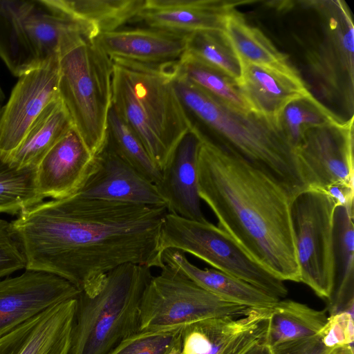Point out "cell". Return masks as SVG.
<instances>
[{"mask_svg":"<svg viewBox=\"0 0 354 354\" xmlns=\"http://www.w3.org/2000/svg\"><path fill=\"white\" fill-rule=\"evenodd\" d=\"M96 160L71 127L47 152L36 171V186L45 199L65 198L78 193L95 167Z\"/></svg>","mask_w":354,"mask_h":354,"instance_id":"cell-16","label":"cell"},{"mask_svg":"<svg viewBox=\"0 0 354 354\" xmlns=\"http://www.w3.org/2000/svg\"><path fill=\"white\" fill-rule=\"evenodd\" d=\"M296 154L308 189L342 184L354 187L353 116L302 131Z\"/></svg>","mask_w":354,"mask_h":354,"instance_id":"cell-11","label":"cell"},{"mask_svg":"<svg viewBox=\"0 0 354 354\" xmlns=\"http://www.w3.org/2000/svg\"><path fill=\"white\" fill-rule=\"evenodd\" d=\"M322 191L332 198L336 207L353 206L354 187L337 184L328 186Z\"/></svg>","mask_w":354,"mask_h":354,"instance_id":"cell-40","label":"cell"},{"mask_svg":"<svg viewBox=\"0 0 354 354\" xmlns=\"http://www.w3.org/2000/svg\"><path fill=\"white\" fill-rule=\"evenodd\" d=\"M236 83L251 112L280 126L286 106L311 93L298 71L252 64H241V75Z\"/></svg>","mask_w":354,"mask_h":354,"instance_id":"cell-21","label":"cell"},{"mask_svg":"<svg viewBox=\"0 0 354 354\" xmlns=\"http://www.w3.org/2000/svg\"><path fill=\"white\" fill-rule=\"evenodd\" d=\"M3 100H4V95H3V93L1 90V88L0 86V112L2 109V107H3Z\"/></svg>","mask_w":354,"mask_h":354,"instance_id":"cell-42","label":"cell"},{"mask_svg":"<svg viewBox=\"0 0 354 354\" xmlns=\"http://www.w3.org/2000/svg\"><path fill=\"white\" fill-rule=\"evenodd\" d=\"M58 55L18 77L0 112V155L7 161L43 109L58 95Z\"/></svg>","mask_w":354,"mask_h":354,"instance_id":"cell-12","label":"cell"},{"mask_svg":"<svg viewBox=\"0 0 354 354\" xmlns=\"http://www.w3.org/2000/svg\"><path fill=\"white\" fill-rule=\"evenodd\" d=\"M165 207L90 199L77 194L39 203L11 223L27 270L62 277L93 295L106 274L133 263L160 269Z\"/></svg>","mask_w":354,"mask_h":354,"instance_id":"cell-1","label":"cell"},{"mask_svg":"<svg viewBox=\"0 0 354 354\" xmlns=\"http://www.w3.org/2000/svg\"><path fill=\"white\" fill-rule=\"evenodd\" d=\"M344 120L310 93L288 104L281 115L280 124L295 148L304 129L337 124Z\"/></svg>","mask_w":354,"mask_h":354,"instance_id":"cell-35","label":"cell"},{"mask_svg":"<svg viewBox=\"0 0 354 354\" xmlns=\"http://www.w3.org/2000/svg\"><path fill=\"white\" fill-rule=\"evenodd\" d=\"M201 136L198 193L218 226L276 277L300 282L292 198L263 171Z\"/></svg>","mask_w":354,"mask_h":354,"instance_id":"cell-2","label":"cell"},{"mask_svg":"<svg viewBox=\"0 0 354 354\" xmlns=\"http://www.w3.org/2000/svg\"><path fill=\"white\" fill-rule=\"evenodd\" d=\"M187 52L236 82L241 77V62L224 31L206 30L189 34Z\"/></svg>","mask_w":354,"mask_h":354,"instance_id":"cell-34","label":"cell"},{"mask_svg":"<svg viewBox=\"0 0 354 354\" xmlns=\"http://www.w3.org/2000/svg\"><path fill=\"white\" fill-rule=\"evenodd\" d=\"M111 60L124 70L153 131L171 158L192 127L173 85L175 64L153 66Z\"/></svg>","mask_w":354,"mask_h":354,"instance_id":"cell-10","label":"cell"},{"mask_svg":"<svg viewBox=\"0 0 354 354\" xmlns=\"http://www.w3.org/2000/svg\"><path fill=\"white\" fill-rule=\"evenodd\" d=\"M111 104L138 136L162 171L169 160L165 147L153 131L124 70L113 63Z\"/></svg>","mask_w":354,"mask_h":354,"instance_id":"cell-29","label":"cell"},{"mask_svg":"<svg viewBox=\"0 0 354 354\" xmlns=\"http://www.w3.org/2000/svg\"><path fill=\"white\" fill-rule=\"evenodd\" d=\"M335 284L329 315L354 309L353 206H337L334 214Z\"/></svg>","mask_w":354,"mask_h":354,"instance_id":"cell-26","label":"cell"},{"mask_svg":"<svg viewBox=\"0 0 354 354\" xmlns=\"http://www.w3.org/2000/svg\"><path fill=\"white\" fill-rule=\"evenodd\" d=\"M105 145L150 182L156 185L161 180L162 171L112 104L108 113Z\"/></svg>","mask_w":354,"mask_h":354,"instance_id":"cell-32","label":"cell"},{"mask_svg":"<svg viewBox=\"0 0 354 354\" xmlns=\"http://www.w3.org/2000/svg\"><path fill=\"white\" fill-rule=\"evenodd\" d=\"M253 1L145 0L136 19L148 27L192 34L206 30L224 31L228 15L239 5Z\"/></svg>","mask_w":354,"mask_h":354,"instance_id":"cell-18","label":"cell"},{"mask_svg":"<svg viewBox=\"0 0 354 354\" xmlns=\"http://www.w3.org/2000/svg\"><path fill=\"white\" fill-rule=\"evenodd\" d=\"M36 171L13 167L0 155V213L19 214L44 201L36 186Z\"/></svg>","mask_w":354,"mask_h":354,"instance_id":"cell-33","label":"cell"},{"mask_svg":"<svg viewBox=\"0 0 354 354\" xmlns=\"http://www.w3.org/2000/svg\"><path fill=\"white\" fill-rule=\"evenodd\" d=\"M326 310L290 300H279L269 311L264 343L279 344L317 335L327 322Z\"/></svg>","mask_w":354,"mask_h":354,"instance_id":"cell-28","label":"cell"},{"mask_svg":"<svg viewBox=\"0 0 354 354\" xmlns=\"http://www.w3.org/2000/svg\"><path fill=\"white\" fill-rule=\"evenodd\" d=\"M46 5L86 26L98 35L119 29L134 20L145 0H41Z\"/></svg>","mask_w":354,"mask_h":354,"instance_id":"cell-25","label":"cell"},{"mask_svg":"<svg viewBox=\"0 0 354 354\" xmlns=\"http://www.w3.org/2000/svg\"><path fill=\"white\" fill-rule=\"evenodd\" d=\"M336 205L324 191L308 189L291 201L290 214L300 282L330 300L335 289L334 214Z\"/></svg>","mask_w":354,"mask_h":354,"instance_id":"cell-8","label":"cell"},{"mask_svg":"<svg viewBox=\"0 0 354 354\" xmlns=\"http://www.w3.org/2000/svg\"><path fill=\"white\" fill-rule=\"evenodd\" d=\"M182 329L140 330L122 340L108 354H180Z\"/></svg>","mask_w":354,"mask_h":354,"instance_id":"cell-36","label":"cell"},{"mask_svg":"<svg viewBox=\"0 0 354 354\" xmlns=\"http://www.w3.org/2000/svg\"><path fill=\"white\" fill-rule=\"evenodd\" d=\"M71 127V118L58 96L48 103L35 119L7 162L19 169L37 168L47 152Z\"/></svg>","mask_w":354,"mask_h":354,"instance_id":"cell-23","label":"cell"},{"mask_svg":"<svg viewBox=\"0 0 354 354\" xmlns=\"http://www.w3.org/2000/svg\"><path fill=\"white\" fill-rule=\"evenodd\" d=\"M326 20L324 39L306 55L308 70L322 97L353 105L354 27L344 1H313Z\"/></svg>","mask_w":354,"mask_h":354,"instance_id":"cell-9","label":"cell"},{"mask_svg":"<svg viewBox=\"0 0 354 354\" xmlns=\"http://www.w3.org/2000/svg\"><path fill=\"white\" fill-rule=\"evenodd\" d=\"M245 354H272V351L267 344L261 342L254 345Z\"/></svg>","mask_w":354,"mask_h":354,"instance_id":"cell-41","label":"cell"},{"mask_svg":"<svg viewBox=\"0 0 354 354\" xmlns=\"http://www.w3.org/2000/svg\"><path fill=\"white\" fill-rule=\"evenodd\" d=\"M189 35L148 27L119 28L93 39L111 59L158 66L177 63L187 50Z\"/></svg>","mask_w":354,"mask_h":354,"instance_id":"cell-20","label":"cell"},{"mask_svg":"<svg viewBox=\"0 0 354 354\" xmlns=\"http://www.w3.org/2000/svg\"><path fill=\"white\" fill-rule=\"evenodd\" d=\"M113 63L94 39L76 33L58 51V95L89 153L104 149Z\"/></svg>","mask_w":354,"mask_h":354,"instance_id":"cell-4","label":"cell"},{"mask_svg":"<svg viewBox=\"0 0 354 354\" xmlns=\"http://www.w3.org/2000/svg\"><path fill=\"white\" fill-rule=\"evenodd\" d=\"M224 32L241 64L265 66L288 72H297L288 56L277 50L258 28L249 25L236 9L226 18Z\"/></svg>","mask_w":354,"mask_h":354,"instance_id":"cell-30","label":"cell"},{"mask_svg":"<svg viewBox=\"0 0 354 354\" xmlns=\"http://www.w3.org/2000/svg\"><path fill=\"white\" fill-rule=\"evenodd\" d=\"M76 299L55 305L0 337V354H68Z\"/></svg>","mask_w":354,"mask_h":354,"instance_id":"cell-19","label":"cell"},{"mask_svg":"<svg viewBox=\"0 0 354 354\" xmlns=\"http://www.w3.org/2000/svg\"><path fill=\"white\" fill-rule=\"evenodd\" d=\"M83 188V198L151 207H165L155 184L104 145Z\"/></svg>","mask_w":354,"mask_h":354,"instance_id":"cell-15","label":"cell"},{"mask_svg":"<svg viewBox=\"0 0 354 354\" xmlns=\"http://www.w3.org/2000/svg\"><path fill=\"white\" fill-rule=\"evenodd\" d=\"M26 268V259L10 222L0 218V279Z\"/></svg>","mask_w":354,"mask_h":354,"instance_id":"cell-38","label":"cell"},{"mask_svg":"<svg viewBox=\"0 0 354 354\" xmlns=\"http://www.w3.org/2000/svg\"><path fill=\"white\" fill-rule=\"evenodd\" d=\"M201 142V132L192 127L177 145L162 171L161 180L156 185L167 212L198 221H206L198 193V156Z\"/></svg>","mask_w":354,"mask_h":354,"instance_id":"cell-17","label":"cell"},{"mask_svg":"<svg viewBox=\"0 0 354 354\" xmlns=\"http://www.w3.org/2000/svg\"><path fill=\"white\" fill-rule=\"evenodd\" d=\"M269 311L252 308L243 316L209 318L184 326L180 354H245L264 342Z\"/></svg>","mask_w":354,"mask_h":354,"instance_id":"cell-14","label":"cell"},{"mask_svg":"<svg viewBox=\"0 0 354 354\" xmlns=\"http://www.w3.org/2000/svg\"><path fill=\"white\" fill-rule=\"evenodd\" d=\"M168 249L192 254L278 299L288 295L283 281L255 261L225 230L207 220L198 221L167 212L161 227L159 250L162 254Z\"/></svg>","mask_w":354,"mask_h":354,"instance_id":"cell-6","label":"cell"},{"mask_svg":"<svg viewBox=\"0 0 354 354\" xmlns=\"http://www.w3.org/2000/svg\"><path fill=\"white\" fill-rule=\"evenodd\" d=\"M172 74L199 87L236 111L251 112L233 78L188 52L174 65Z\"/></svg>","mask_w":354,"mask_h":354,"instance_id":"cell-31","label":"cell"},{"mask_svg":"<svg viewBox=\"0 0 354 354\" xmlns=\"http://www.w3.org/2000/svg\"><path fill=\"white\" fill-rule=\"evenodd\" d=\"M252 309L218 297L165 263L143 292L139 331L183 327L209 318L241 317Z\"/></svg>","mask_w":354,"mask_h":354,"instance_id":"cell-7","label":"cell"},{"mask_svg":"<svg viewBox=\"0 0 354 354\" xmlns=\"http://www.w3.org/2000/svg\"><path fill=\"white\" fill-rule=\"evenodd\" d=\"M32 1L0 0V58L17 77L39 64L24 25Z\"/></svg>","mask_w":354,"mask_h":354,"instance_id":"cell-27","label":"cell"},{"mask_svg":"<svg viewBox=\"0 0 354 354\" xmlns=\"http://www.w3.org/2000/svg\"><path fill=\"white\" fill-rule=\"evenodd\" d=\"M335 348L326 346L319 333L310 337L283 343L271 348L272 354H331Z\"/></svg>","mask_w":354,"mask_h":354,"instance_id":"cell-39","label":"cell"},{"mask_svg":"<svg viewBox=\"0 0 354 354\" xmlns=\"http://www.w3.org/2000/svg\"><path fill=\"white\" fill-rule=\"evenodd\" d=\"M173 85L192 126H203L212 142L239 156L277 182L292 198L308 187L295 149L281 126L229 106L177 77Z\"/></svg>","mask_w":354,"mask_h":354,"instance_id":"cell-3","label":"cell"},{"mask_svg":"<svg viewBox=\"0 0 354 354\" xmlns=\"http://www.w3.org/2000/svg\"><path fill=\"white\" fill-rule=\"evenodd\" d=\"M24 25L39 64L57 57L62 42L71 34L83 32L94 39L88 26L48 6L41 0L32 1Z\"/></svg>","mask_w":354,"mask_h":354,"instance_id":"cell-24","label":"cell"},{"mask_svg":"<svg viewBox=\"0 0 354 354\" xmlns=\"http://www.w3.org/2000/svg\"><path fill=\"white\" fill-rule=\"evenodd\" d=\"M151 268L126 263L110 271L93 295L77 300L68 354H108L139 331L140 308Z\"/></svg>","mask_w":354,"mask_h":354,"instance_id":"cell-5","label":"cell"},{"mask_svg":"<svg viewBox=\"0 0 354 354\" xmlns=\"http://www.w3.org/2000/svg\"><path fill=\"white\" fill-rule=\"evenodd\" d=\"M354 310H344L329 315L319 331L322 342L328 348L353 347Z\"/></svg>","mask_w":354,"mask_h":354,"instance_id":"cell-37","label":"cell"},{"mask_svg":"<svg viewBox=\"0 0 354 354\" xmlns=\"http://www.w3.org/2000/svg\"><path fill=\"white\" fill-rule=\"evenodd\" d=\"M81 292L57 275L27 270L0 279V337L44 310Z\"/></svg>","mask_w":354,"mask_h":354,"instance_id":"cell-13","label":"cell"},{"mask_svg":"<svg viewBox=\"0 0 354 354\" xmlns=\"http://www.w3.org/2000/svg\"><path fill=\"white\" fill-rule=\"evenodd\" d=\"M164 263L179 270L201 288L218 297L251 308L270 309L279 300L257 287L214 268L201 269L185 254L168 249L162 252Z\"/></svg>","mask_w":354,"mask_h":354,"instance_id":"cell-22","label":"cell"}]
</instances>
